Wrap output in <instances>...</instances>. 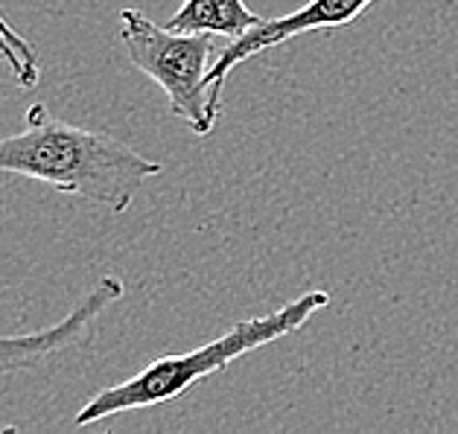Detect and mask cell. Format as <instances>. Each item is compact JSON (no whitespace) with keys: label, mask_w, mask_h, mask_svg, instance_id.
<instances>
[{"label":"cell","mask_w":458,"mask_h":434,"mask_svg":"<svg viewBox=\"0 0 458 434\" xmlns=\"http://www.w3.org/2000/svg\"><path fill=\"white\" fill-rule=\"evenodd\" d=\"M0 172L27 175L64 196H80L111 213H126L164 166L114 135L50 117L47 105L27 108V129L0 138Z\"/></svg>","instance_id":"6da1fadb"},{"label":"cell","mask_w":458,"mask_h":434,"mask_svg":"<svg viewBox=\"0 0 458 434\" xmlns=\"http://www.w3.org/2000/svg\"><path fill=\"white\" fill-rule=\"evenodd\" d=\"M327 304H330L327 292L298 295L295 300H289V304H284L281 309H275L269 315L237 321L228 332H222L219 338L202 344V347L175 353V355H161V359L149 362L140 373L131 376V380L103 388L97 396L88 399V403L76 411L73 429L91 426V422L123 414V411H140V408L173 403V399L184 396L193 385L210 380V376L219 371H225L228 364L242 359V355L293 336V332H298Z\"/></svg>","instance_id":"7a4b0ae2"},{"label":"cell","mask_w":458,"mask_h":434,"mask_svg":"<svg viewBox=\"0 0 458 434\" xmlns=\"http://www.w3.org/2000/svg\"><path fill=\"white\" fill-rule=\"evenodd\" d=\"M120 41L129 62L166 94L173 114L187 122L193 135H210L219 120L208 85L214 64V36L175 32L166 24H155L140 9H123Z\"/></svg>","instance_id":"3957f363"},{"label":"cell","mask_w":458,"mask_h":434,"mask_svg":"<svg viewBox=\"0 0 458 434\" xmlns=\"http://www.w3.org/2000/svg\"><path fill=\"white\" fill-rule=\"evenodd\" d=\"M377 0H310L307 6L295 9V13L272 18V21H260L257 27H251L245 36L228 41L222 53L216 55V62L210 64L208 73V85H210V103L216 111H222V88H225L228 76L233 68H240L242 62L254 59L272 47H281V44L293 41L298 36H307V32H321V29H342L353 24L356 18Z\"/></svg>","instance_id":"277c9868"},{"label":"cell","mask_w":458,"mask_h":434,"mask_svg":"<svg viewBox=\"0 0 458 434\" xmlns=\"http://www.w3.org/2000/svg\"><path fill=\"white\" fill-rule=\"evenodd\" d=\"M126 295V283L117 274H106L88 288L59 324L44 327L38 332H21V336H0V373H24L36 371L38 364L59 353H68L91 341L97 321L108 306Z\"/></svg>","instance_id":"5b68a950"},{"label":"cell","mask_w":458,"mask_h":434,"mask_svg":"<svg viewBox=\"0 0 458 434\" xmlns=\"http://www.w3.org/2000/svg\"><path fill=\"white\" fill-rule=\"evenodd\" d=\"M260 15L251 13L242 0H184L182 9L166 21L175 32H208L219 38H240L260 24Z\"/></svg>","instance_id":"8992f818"}]
</instances>
